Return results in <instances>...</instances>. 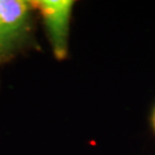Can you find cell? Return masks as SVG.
<instances>
[{"instance_id": "cell-1", "label": "cell", "mask_w": 155, "mask_h": 155, "mask_svg": "<svg viewBox=\"0 0 155 155\" xmlns=\"http://www.w3.org/2000/svg\"><path fill=\"white\" fill-rule=\"evenodd\" d=\"M36 15L31 0H0V66L35 47Z\"/></svg>"}, {"instance_id": "cell-2", "label": "cell", "mask_w": 155, "mask_h": 155, "mask_svg": "<svg viewBox=\"0 0 155 155\" xmlns=\"http://www.w3.org/2000/svg\"><path fill=\"white\" fill-rule=\"evenodd\" d=\"M35 9L43 21L46 36L56 60L63 61L68 56L69 31L72 0H31Z\"/></svg>"}, {"instance_id": "cell-3", "label": "cell", "mask_w": 155, "mask_h": 155, "mask_svg": "<svg viewBox=\"0 0 155 155\" xmlns=\"http://www.w3.org/2000/svg\"><path fill=\"white\" fill-rule=\"evenodd\" d=\"M152 127H153V130L155 132V108L153 110V114H152Z\"/></svg>"}]
</instances>
